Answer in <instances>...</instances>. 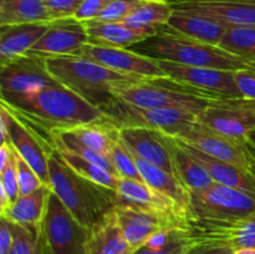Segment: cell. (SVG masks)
<instances>
[{"label":"cell","mask_w":255,"mask_h":254,"mask_svg":"<svg viewBox=\"0 0 255 254\" xmlns=\"http://www.w3.org/2000/svg\"><path fill=\"white\" fill-rule=\"evenodd\" d=\"M0 97L1 104L20 121L47 132L69 131L106 119L101 109L61 84Z\"/></svg>","instance_id":"obj_1"},{"label":"cell","mask_w":255,"mask_h":254,"mask_svg":"<svg viewBox=\"0 0 255 254\" xmlns=\"http://www.w3.org/2000/svg\"><path fill=\"white\" fill-rule=\"evenodd\" d=\"M51 191L80 224L91 231L105 221L117 206V192L77 173L56 149L49 153Z\"/></svg>","instance_id":"obj_2"},{"label":"cell","mask_w":255,"mask_h":254,"mask_svg":"<svg viewBox=\"0 0 255 254\" xmlns=\"http://www.w3.org/2000/svg\"><path fill=\"white\" fill-rule=\"evenodd\" d=\"M134 51L152 59L166 60L187 66L228 71L253 69L248 62L222 47L183 36L167 25L162 26L154 36L137 44Z\"/></svg>","instance_id":"obj_3"},{"label":"cell","mask_w":255,"mask_h":254,"mask_svg":"<svg viewBox=\"0 0 255 254\" xmlns=\"http://www.w3.org/2000/svg\"><path fill=\"white\" fill-rule=\"evenodd\" d=\"M46 67L55 80L80 97L104 111L116 97L111 89L116 82L142 80L120 74L111 69L76 55L50 57Z\"/></svg>","instance_id":"obj_4"},{"label":"cell","mask_w":255,"mask_h":254,"mask_svg":"<svg viewBox=\"0 0 255 254\" xmlns=\"http://www.w3.org/2000/svg\"><path fill=\"white\" fill-rule=\"evenodd\" d=\"M112 95L121 101L141 109H178L198 116L209 101L187 91L168 77L120 81L112 86Z\"/></svg>","instance_id":"obj_5"},{"label":"cell","mask_w":255,"mask_h":254,"mask_svg":"<svg viewBox=\"0 0 255 254\" xmlns=\"http://www.w3.org/2000/svg\"><path fill=\"white\" fill-rule=\"evenodd\" d=\"M255 214V196L214 182L209 188L189 192L187 221H238Z\"/></svg>","instance_id":"obj_6"},{"label":"cell","mask_w":255,"mask_h":254,"mask_svg":"<svg viewBox=\"0 0 255 254\" xmlns=\"http://www.w3.org/2000/svg\"><path fill=\"white\" fill-rule=\"evenodd\" d=\"M39 238L45 254H87L89 229L75 219L52 191L47 199Z\"/></svg>","instance_id":"obj_7"},{"label":"cell","mask_w":255,"mask_h":254,"mask_svg":"<svg viewBox=\"0 0 255 254\" xmlns=\"http://www.w3.org/2000/svg\"><path fill=\"white\" fill-rule=\"evenodd\" d=\"M167 77L178 82L191 94L207 100L243 99L234 80V71L196 67L154 59Z\"/></svg>","instance_id":"obj_8"},{"label":"cell","mask_w":255,"mask_h":254,"mask_svg":"<svg viewBox=\"0 0 255 254\" xmlns=\"http://www.w3.org/2000/svg\"><path fill=\"white\" fill-rule=\"evenodd\" d=\"M104 112L106 119L117 128L146 127L159 129L169 136H176L197 121V115L193 112L178 109H141L126 104L117 97Z\"/></svg>","instance_id":"obj_9"},{"label":"cell","mask_w":255,"mask_h":254,"mask_svg":"<svg viewBox=\"0 0 255 254\" xmlns=\"http://www.w3.org/2000/svg\"><path fill=\"white\" fill-rule=\"evenodd\" d=\"M183 236L188 244L255 248V214L238 221H187Z\"/></svg>","instance_id":"obj_10"},{"label":"cell","mask_w":255,"mask_h":254,"mask_svg":"<svg viewBox=\"0 0 255 254\" xmlns=\"http://www.w3.org/2000/svg\"><path fill=\"white\" fill-rule=\"evenodd\" d=\"M197 121L234 142L248 141L255 128V112L237 100H212Z\"/></svg>","instance_id":"obj_11"},{"label":"cell","mask_w":255,"mask_h":254,"mask_svg":"<svg viewBox=\"0 0 255 254\" xmlns=\"http://www.w3.org/2000/svg\"><path fill=\"white\" fill-rule=\"evenodd\" d=\"M117 204H126L151 212L166 219L177 231H187L188 214L174 201L154 191L144 182L120 178L117 187Z\"/></svg>","instance_id":"obj_12"},{"label":"cell","mask_w":255,"mask_h":254,"mask_svg":"<svg viewBox=\"0 0 255 254\" xmlns=\"http://www.w3.org/2000/svg\"><path fill=\"white\" fill-rule=\"evenodd\" d=\"M75 55L86 57L107 69H111L120 74L129 75L137 79L146 80L167 77L166 72L158 66L156 60L138 54L134 50L126 49V47H112L89 42Z\"/></svg>","instance_id":"obj_13"},{"label":"cell","mask_w":255,"mask_h":254,"mask_svg":"<svg viewBox=\"0 0 255 254\" xmlns=\"http://www.w3.org/2000/svg\"><path fill=\"white\" fill-rule=\"evenodd\" d=\"M6 122L7 143L11 144L15 151L36 172L42 183L51 187V179H50L49 173V153L55 147L45 141L31 127L26 126L24 122L20 121L7 109Z\"/></svg>","instance_id":"obj_14"},{"label":"cell","mask_w":255,"mask_h":254,"mask_svg":"<svg viewBox=\"0 0 255 254\" xmlns=\"http://www.w3.org/2000/svg\"><path fill=\"white\" fill-rule=\"evenodd\" d=\"M57 84L41 57L21 56L0 67V96L29 94Z\"/></svg>","instance_id":"obj_15"},{"label":"cell","mask_w":255,"mask_h":254,"mask_svg":"<svg viewBox=\"0 0 255 254\" xmlns=\"http://www.w3.org/2000/svg\"><path fill=\"white\" fill-rule=\"evenodd\" d=\"M89 44V35L84 22L76 19H62L51 21L44 36L25 52L24 56L50 57L75 55L82 46Z\"/></svg>","instance_id":"obj_16"},{"label":"cell","mask_w":255,"mask_h":254,"mask_svg":"<svg viewBox=\"0 0 255 254\" xmlns=\"http://www.w3.org/2000/svg\"><path fill=\"white\" fill-rule=\"evenodd\" d=\"M119 129L122 142L132 153L177 177L168 134L146 127H125Z\"/></svg>","instance_id":"obj_17"},{"label":"cell","mask_w":255,"mask_h":254,"mask_svg":"<svg viewBox=\"0 0 255 254\" xmlns=\"http://www.w3.org/2000/svg\"><path fill=\"white\" fill-rule=\"evenodd\" d=\"M173 10L194 12L228 25H255V0H169Z\"/></svg>","instance_id":"obj_18"},{"label":"cell","mask_w":255,"mask_h":254,"mask_svg":"<svg viewBox=\"0 0 255 254\" xmlns=\"http://www.w3.org/2000/svg\"><path fill=\"white\" fill-rule=\"evenodd\" d=\"M114 212L125 238L133 251L146 244L153 234L164 229H174L162 217L126 204H117Z\"/></svg>","instance_id":"obj_19"},{"label":"cell","mask_w":255,"mask_h":254,"mask_svg":"<svg viewBox=\"0 0 255 254\" xmlns=\"http://www.w3.org/2000/svg\"><path fill=\"white\" fill-rule=\"evenodd\" d=\"M51 22L0 26V67L24 56L49 29Z\"/></svg>","instance_id":"obj_20"},{"label":"cell","mask_w":255,"mask_h":254,"mask_svg":"<svg viewBox=\"0 0 255 254\" xmlns=\"http://www.w3.org/2000/svg\"><path fill=\"white\" fill-rule=\"evenodd\" d=\"M167 26L183 36L219 46L229 25L201 14L173 10Z\"/></svg>","instance_id":"obj_21"},{"label":"cell","mask_w":255,"mask_h":254,"mask_svg":"<svg viewBox=\"0 0 255 254\" xmlns=\"http://www.w3.org/2000/svg\"><path fill=\"white\" fill-rule=\"evenodd\" d=\"M50 193L51 187L42 184L36 191L19 197L6 211L0 213V217H4L11 223L24 227L35 236H39Z\"/></svg>","instance_id":"obj_22"},{"label":"cell","mask_w":255,"mask_h":254,"mask_svg":"<svg viewBox=\"0 0 255 254\" xmlns=\"http://www.w3.org/2000/svg\"><path fill=\"white\" fill-rule=\"evenodd\" d=\"M179 142L208 171L216 183L224 184V186L232 187V188L239 189V191L255 196V178L253 176L228 162L221 161V159L214 158V157L199 151L191 144H187L182 141Z\"/></svg>","instance_id":"obj_23"},{"label":"cell","mask_w":255,"mask_h":254,"mask_svg":"<svg viewBox=\"0 0 255 254\" xmlns=\"http://www.w3.org/2000/svg\"><path fill=\"white\" fill-rule=\"evenodd\" d=\"M89 35V42L95 45H105L112 47H128L146 41L152 37L147 31L133 29L124 21L110 22L100 20L84 21Z\"/></svg>","instance_id":"obj_24"},{"label":"cell","mask_w":255,"mask_h":254,"mask_svg":"<svg viewBox=\"0 0 255 254\" xmlns=\"http://www.w3.org/2000/svg\"><path fill=\"white\" fill-rule=\"evenodd\" d=\"M136 159L137 168L143 178L144 183L153 188L154 191L159 192L163 196L168 197L172 201L176 202L182 209L188 214L189 207V191L181 183L177 177L168 173L161 167L142 159L141 157L133 154Z\"/></svg>","instance_id":"obj_25"},{"label":"cell","mask_w":255,"mask_h":254,"mask_svg":"<svg viewBox=\"0 0 255 254\" xmlns=\"http://www.w3.org/2000/svg\"><path fill=\"white\" fill-rule=\"evenodd\" d=\"M169 144L177 178L189 192L204 191L214 184L208 171L184 148L178 139L169 136Z\"/></svg>","instance_id":"obj_26"},{"label":"cell","mask_w":255,"mask_h":254,"mask_svg":"<svg viewBox=\"0 0 255 254\" xmlns=\"http://www.w3.org/2000/svg\"><path fill=\"white\" fill-rule=\"evenodd\" d=\"M133 249L125 238L112 212L102 223L89 231L87 254H132Z\"/></svg>","instance_id":"obj_27"},{"label":"cell","mask_w":255,"mask_h":254,"mask_svg":"<svg viewBox=\"0 0 255 254\" xmlns=\"http://www.w3.org/2000/svg\"><path fill=\"white\" fill-rule=\"evenodd\" d=\"M30 22H51L44 0H0V26Z\"/></svg>","instance_id":"obj_28"},{"label":"cell","mask_w":255,"mask_h":254,"mask_svg":"<svg viewBox=\"0 0 255 254\" xmlns=\"http://www.w3.org/2000/svg\"><path fill=\"white\" fill-rule=\"evenodd\" d=\"M172 12L173 7L169 0H148L124 22L133 29L147 31L154 36L162 26L167 25Z\"/></svg>","instance_id":"obj_29"},{"label":"cell","mask_w":255,"mask_h":254,"mask_svg":"<svg viewBox=\"0 0 255 254\" xmlns=\"http://www.w3.org/2000/svg\"><path fill=\"white\" fill-rule=\"evenodd\" d=\"M117 131L119 128L107 119L69 129L74 138L85 147L109 157Z\"/></svg>","instance_id":"obj_30"},{"label":"cell","mask_w":255,"mask_h":254,"mask_svg":"<svg viewBox=\"0 0 255 254\" xmlns=\"http://www.w3.org/2000/svg\"><path fill=\"white\" fill-rule=\"evenodd\" d=\"M219 47L252 66L255 64V25H229Z\"/></svg>","instance_id":"obj_31"},{"label":"cell","mask_w":255,"mask_h":254,"mask_svg":"<svg viewBox=\"0 0 255 254\" xmlns=\"http://www.w3.org/2000/svg\"><path fill=\"white\" fill-rule=\"evenodd\" d=\"M55 149L61 156V158L72 169H75L77 173L91 179V181L96 182V183L117 191V187H119L120 183V177L115 176L114 173L109 172L107 169L102 168V167L97 166V164L92 163V162L87 161V159L82 158V157L77 156V154L72 153V152L66 151V149L61 148V147H55Z\"/></svg>","instance_id":"obj_32"},{"label":"cell","mask_w":255,"mask_h":254,"mask_svg":"<svg viewBox=\"0 0 255 254\" xmlns=\"http://www.w3.org/2000/svg\"><path fill=\"white\" fill-rule=\"evenodd\" d=\"M110 158H111L112 163L116 168L117 176L120 178L144 182L138 168H137L133 153L129 151L128 147L122 142L121 137H120V129L114 137V143H112L111 152H110Z\"/></svg>","instance_id":"obj_33"},{"label":"cell","mask_w":255,"mask_h":254,"mask_svg":"<svg viewBox=\"0 0 255 254\" xmlns=\"http://www.w3.org/2000/svg\"><path fill=\"white\" fill-rule=\"evenodd\" d=\"M15 242L9 254H45L39 236H35L24 227L12 223Z\"/></svg>","instance_id":"obj_34"},{"label":"cell","mask_w":255,"mask_h":254,"mask_svg":"<svg viewBox=\"0 0 255 254\" xmlns=\"http://www.w3.org/2000/svg\"><path fill=\"white\" fill-rule=\"evenodd\" d=\"M147 1L148 0H112L102 14L95 20L110 22L125 21L132 12L136 11Z\"/></svg>","instance_id":"obj_35"},{"label":"cell","mask_w":255,"mask_h":254,"mask_svg":"<svg viewBox=\"0 0 255 254\" xmlns=\"http://www.w3.org/2000/svg\"><path fill=\"white\" fill-rule=\"evenodd\" d=\"M15 159H16V177L17 186H19V197L26 196V194L40 188L44 184L42 181L39 178L36 172L29 166V163L16 151H15Z\"/></svg>","instance_id":"obj_36"},{"label":"cell","mask_w":255,"mask_h":254,"mask_svg":"<svg viewBox=\"0 0 255 254\" xmlns=\"http://www.w3.org/2000/svg\"><path fill=\"white\" fill-rule=\"evenodd\" d=\"M47 14L51 21L62 19H71L84 0H44Z\"/></svg>","instance_id":"obj_37"},{"label":"cell","mask_w":255,"mask_h":254,"mask_svg":"<svg viewBox=\"0 0 255 254\" xmlns=\"http://www.w3.org/2000/svg\"><path fill=\"white\" fill-rule=\"evenodd\" d=\"M0 187H2L5 189L7 197H9L10 206H11L19 198V186H17L16 177V159H14L6 168L0 171Z\"/></svg>","instance_id":"obj_38"},{"label":"cell","mask_w":255,"mask_h":254,"mask_svg":"<svg viewBox=\"0 0 255 254\" xmlns=\"http://www.w3.org/2000/svg\"><path fill=\"white\" fill-rule=\"evenodd\" d=\"M234 80L244 100L255 101V69H242L234 71Z\"/></svg>","instance_id":"obj_39"},{"label":"cell","mask_w":255,"mask_h":254,"mask_svg":"<svg viewBox=\"0 0 255 254\" xmlns=\"http://www.w3.org/2000/svg\"><path fill=\"white\" fill-rule=\"evenodd\" d=\"M111 1L112 0H84L75 14L74 19L81 22L97 19Z\"/></svg>","instance_id":"obj_40"},{"label":"cell","mask_w":255,"mask_h":254,"mask_svg":"<svg viewBox=\"0 0 255 254\" xmlns=\"http://www.w3.org/2000/svg\"><path fill=\"white\" fill-rule=\"evenodd\" d=\"M188 247V243L184 239L183 233H179V237L167 248L159 249V251H156V249H151L147 246H142L139 248L134 249L132 252V254H183V252L186 251V248Z\"/></svg>","instance_id":"obj_41"},{"label":"cell","mask_w":255,"mask_h":254,"mask_svg":"<svg viewBox=\"0 0 255 254\" xmlns=\"http://www.w3.org/2000/svg\"><path fill=\"white\" fill-rule=\"evenodd\" d=\"M15 236L12 223L0 217V254H9L14 246Z\"/></svg>","instance_id":"obj_42"},{"label":"cell","mask_w":255,"mask_h":254,"mask_svg":"<svg viewBox=\"0 0 255 254\" xmlns=\"http://www.w3.org/2000/svg\"><path fill=\"white\" fill-rule=\"evenodd\" d=\"M183 254H234V251L227 247L207 246V244H188Z\"/></svg>","instance_id":"obj_43"},{"label":"cell","mask_w":255,"mask_h":254,"mask_svg":"<svg viewBox=\"0 0 255 254\" xmlns=\"http://www.w3.org/2000/svg\"><path fill=\"white\" fill-rule=\"evenodd\" d=\"M234 254H255V248H241L234 251Z\"/></svg>","instance_id":"obj_44"},{"label":"cell","mask_w":255,"mask_h":254,"mask_svg":"<svg viewBox=\"0 0 255 254\" xmlns=\"http://www.w3.org/2000/svg\"><path fill=\"white\" fill-rule=\"evenodd\" d=\"M241 101L244 106L248 107V109H251L252 111L255 112V101H251V100H244V99H241Z\"/></svg>","instance_id":"obj_45"},{"label":"cell","mask_w":255,"mask_h":254,"mask_svg":"<svg viewBox=\"0 0 255 254\" xmlns=\"http://www.w3.org/2000/svg\"><path fill=\"white\" fill-rule=\"evenodd\" d=\"M249 141H251L252 143H253L255 146V128L251 132V134H249Z\"/></svg>","instance_id":"obj_46"},{"label":"cell","mask_w":255,"mask_h":254,"mask_svg":"<svg viewBox=\"0 0 255 254\" xmlns=\"http://www.w3.org/2000/svg\"><path fill=\"white\" fill-rule=\"evenodd\" d=\"M252 67H254V69H255V64H252Z\"/></svg>","instance_id":"obj_47"}]
</instances>
